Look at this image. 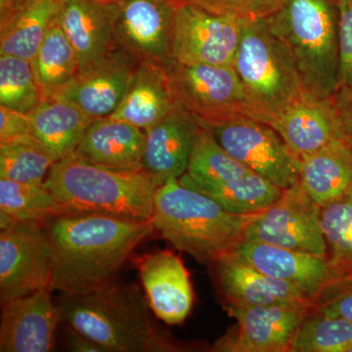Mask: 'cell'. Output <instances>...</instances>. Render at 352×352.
Here are the masks:
<instances>
[{"label": "cell", "instance_id": "39", "mask_svg": "<svg viewBox=\"0 0 352 352\" xmlns=\"http://www.w3.org/2000/svg\"><path fill=\"white\" fill-rule=\"evenodd\" d=\"M65 342L69 351L74 352H105L97 342L85 337L82 333L65 325Z\"/></svg>", "mask_w": 352, "mask_h": 352}, {"label": "cell", "instance_id": "26", "mask_svg": "<svg viewBox=\"0 0 352 352\" xmlns=\"http://www.w3.org/2000/svg\"><path fill=\"white\" fill-rule=\"evenodd\" d=\"M32 136L58 160L74 156L91 118L69 102L47 97L28 113Z\"/></svg>", "mask_w": 352, "mask_h": 352}, {"label": "cell", "instance_id": "33", "mask_svg": "<svg viewBox=\"0 0 352 352\" xmlns=\"http://www.w3.org/2000/svg\"><path fill=\"white\" fill-rule=\"evenodd\" d=\"M43 99L32 62L23 58L0 57V105L29 113Z\"/></svg>", "mask_w": 352, "mask_h": 352}, {"label": "cell", "instance_id": "42", "mask_svg": "<svg viewBox=\"0 0 352 352\" xmlns=\"http://www.w3.org/2000/svg\"><path fill=\"white\" fill-rule=\"evenodd\" d=\"M20 2H22V0H16L15 4H14V6H17V4L20 3Z\"/></svg>", "mask_w": 352, "mask_h": 352}, {"label": "cell", "instance_id": "27", "mask_svg": "<svg viewBox=\"0 0 352 352\" xmlns=\"http://www.w3.org/2000/svg\"><path fill=\"white\" fill-rule=\"evenodd\" d=\"M60 0H23L0 18V55L32 61L56 15Z\"/></svg>", "mask_w": 352, "mask_h": 352}, {"label": "cell", "instance_id": "5", "mask_svg": "<svg viewBox=\"0 0 352 352\" xmlns=\"http://www.w3.org/2000/svg\"><path fill=\"white\" fill-rule=\"evenodd\" d=\"M265 19L291 53L305 89L332 96L339 87V0H283Z\"/></svg>", "mask_w": 352, "mask_h": 352}, {"label": "cell", "instance_id": "20", "mask_svg": "<svg viewBox=\"0 0 352 352\" xmlns=\"http://www.w3.org/2000/svg\"><path fill=\"white\" fill-rule=\"evenodd\" d=\"M208 267L223 307H261L284 302L312 303L295 285L264 274L231 254L219 256Z\"/></svg>", "mask_w": 352, "mask_h": 352}, {"label": "cell", "instance_id": "3", "mask_svg": "<svg viewBox=\"0 0 352 352\" xmlns=\"http://www.w3.org/2000/svg\"><path fill=\"white\" fill-rule=\"evenodd\" d=\"M258 214H233L170 179L157 187L151 221L155 231L176 250L210 265L244 240L245 229Z\"/></svg>", "mask_w": 352, "mask_h": 352}, {"label": "cell", "instance_id": "38", "mask_svg": "<svg viewBox=\"0 0 352 352\" xmlns=\"http://www.w3.org/2000/svg\"><path fill=\"white\" fill-rule=\"evenodd\" d=\"M333 102L344 138L352 147V87H339L333 94Z\"/></svg>", "mask_w": 352, "mask_h": 352}, {"label": "cell", "instance_id": "40", "mask_svg": "<svg viewBox=\"0 0 352 352\" xmlns=\"http://www.w3.org/2000/svg\"><path fill=\"white\" fill-rule=\"evenodd\" d=\"M16 0H0V17H3L12 8Z\"/></svg>", "mask_w": 352, "mask_h": 352}, {"label": "cell", "instance_id": "25", "mask_svg": "<svg viewBox=\"0 0 352 352\" xmlns=\"http://www.w3.org/2000/svg\"><path fill=\"white\" fill-rule=\"evenodd\" d=\"M298 183L321 208L351 193V146L339 139L303 157Z\"/></svg>", "mask_w": 352, "mask_h": 352}, {"label": "cell", "instance_id": "16", "mask_svg": "<svg viewBox=\"0 0 352 352\" xmlns=\"http://www.w3.org/2000/svg\"><path fill=\"white\" fill-rule=\"evenodd\" d=\"M149 307L168 325H182L194 305L190 274L179 256L157 250L132 258Z\"/></svg>", "mask_w": 352, "mask_h": 352}, {"label": "cell", "instance_id": "18", "mask_svg": "<svg viewBox=\"0 0 352 352\" xmlns=\"http://www.w3.org/2000/svg\"><path fill=\"white\" fill-rule=\"evenodd\" d=\"M201 126L193 113L176 105L170 113L145 131L141 170L157 187L179 179L188 170Z\"/></svg>", "mask_w": 352, "mask_h": 352}, {"label": "cell", "instance_id": "2", "mask_svg": "<svg viewBox=\"0 0 352 352\" xmlns=\"http://www.w3.org/2000/svg\"><path fill=\"white\" fill-rule=\"evenodd\" d=\"M63 325L97 342L105 352H176L185 347L160 327L138 285L116 281L82 295L61 294Z\"/></svg>", "mask_w": 352, "mask_h": 352}, {"label": "cell", "instance_id": "6", "mask_svg": "<svg viewBox=\"0 0 352 352\" xmlns=\"http://www.w3.org/2000/svg\"><path fill=\"white\" fill-rule=\"evenodd\" d=\"M233 68L268 124L307 91L291 53L265 18L242 21Z\"/></svg>", "mask_w": 352, "mask_h": 352}, {"label": "cell", "instance_id": "32", "mask_svg": "<svg viewBox=\"0 0 352 352\" xmlns=\"http://www.w3.org/2000/svg\"><path fill=\"white\" fill-rule=\"evenodd\" d=\"M329 263L339 277L352 272V192L321 208Z\"/></svg>", "mask_w": 352, "mask_h": 352}, {"label": "cell", "instance_id": "15", "mask_svg": "<svg viewBox=\"0 0 352 352\" xmlns=\"http://www.w3.org/2000/svg\"><path fill=\"white\" fill-rule=\"evenodd\" d=\"M138 65L113 45L103 59L82 69L52 98L73 104L92 120L111 117L122 103Z\"/></svg>", "mask_w": 352, "mask_h": 352}, {"label": "cell", "instance_id": "19", "mask_svg": "<svg viewBox=\"0 0 352 352\" xmlns=\"http://www.w3.org/2000/svg\"><path fill=\"white\" fill-rule=\"evenodd\" d=\"M50 287L1 305L0 351L50 352L62 324Z\"/></svg>", "mask_w": 352, "mask_h": 352}, {"label": "cell", "instance_id": "8", "mask_svg": "<svg viewBox=\"0 0 352 352\" xmlns=\"http://www.w3.org/2000/svg\"><path fill=\"white\" fill-rule=\"evenodd\" d=\"M176 105L201 122L247 117L266 122L245 94L232 67L186 65L170 59L164 65Z\"/></svg>", "mask_w": 352, "mask_h": 352}, {"label": "cell", "instance_id": "30", "mask_svg": "<svg viewBox=\"0 0 352 352\" xmlns=\"http://www.w3.org/2000/svg\"><path fill=\"white\" fill-rule=\"evenodd\" d=\"M59 160L34 136L0 143V178L43 184Z\"/></svg>", "mask_w": 352, "mask_h": 352}, {"label": "cell", "instance_id": "17", "mask_svg": "<svg viewBox=\"0 0 352 352\" xmlns=\"http://www.w3.org/2000/svg\"><path fill=\"white\" fill-rule=\"evenodd\" d=\"M228 254L264 274L295 285L312 303L340 278L327 258L258 241L242 240Z\"/></svg>", "mask_w": 352, "mask_h": 352}, {"label": "cell", "instance_id": "37", "mask_svg": "<svg viewBox=\"0 0 352 352\" xmlns=\"http://www.w3.org/2000/svg\"><path fill=\"white\" fill-rule=\"evenodd\" d=\"M29 136H32L29 115L0 105V143Z\"/></svg>", "mask_w": 352, "mask_h": 352}, {"label": "cell", "instance_id": "21", "mask_svg": "<svg viewBox=\"0 0 352 352\" xmlns=\"http://www.w3.org/2000/svg\"><path fill=\"white\" fill-rule=\"evenodd\" d=\"M270 124L300 160L333 141L346 140L333 95L321 97L305 91Z\"/></svg>", "mask_w": 352, "mask_h": 352}, {"label": "cell", "instance_id": "23", "mask_svg": "<svg viewBox=\"0 0 352 352\" xmlns=\"http://www.w3.org/2000/svg\"><path fill=\"white\" fill-rule=\"evenodd\" d=\"M145 131L122 120H92L74 156L101 168L118 171L141 170Z\"/></svg>", "mask_w": 352, "mask_h": 352}, {"label": "cell", "instance_id": "41", "mask_svg": "<svg viewBox=\"0 0 352 352\" xmlns=\"http://www.w3.org/2000/svg\"><path fill=\"white\" fill-rule=\"evenodd\" d=\"M99 1L105 2V3L120 4L126 0H99Z\"/></svg>", "mask_w": 352, "mask_h": 352}, {"label": "cell", "instance_id": "34", "mask_svg": "<svg viewBox=\"0 0 352 352\" xmlns=\"http://www.w3.org/2000/svg\"><path fill=\"white\" fill-rule=\"evenodd\" d=\"M210 12L240 20L264 19L279 8L283 0H176Z\"/></svg>", "mask_w": 352, "mask_h": 352}, {"label": "cell", "instance_id": "28", "mask_svg": "<svg viewBox=\"0 0 352 352\" xmlns=\"http://www.w3.org/2000/svg\"><path fill=\"white\" fill-rule=\"evenodd\" d=\"M31 62L43 98L56 94L80 73L78 54L60 24L58 11Z\"/></svg>", "mask_w": 352, "mask_h": 352}, {"label": "cell", "instance_id": "29", "mask_svg": "<svg viewBox=\"0 0 352 352\" xmlns=\"http://www.w3.org/2000/svg\"><path fill=\"white\" fill-rule=\"evenodd\" d=\"M65 214L50 190L43 184L0 178V228L12 222H44Z\"/></svg>", "mask_w": 352, "mask_h": 352}, {"label": "cell", "instance_id": "24", "mask_svg": "<svg viewBox=\"0 0 352 352\" xmlns=\"http://www.w3.org/2000/svg\"><path fill=\"white\" fill-rule=\"evenodd\" d=\"M164 65L139 63L112 119L147 131L175 108Z\"/></svg>", "mask_w": 352, "mask_h": 352}, {"label": "cell", "instance_id": "35", "mask_svg": "<svg viewBox=\"0 0 352 352\" xmlns=\"http://www.w3.org/2000/svg\"><path fill=\"white\" fill-rule=\"evenodd\" d=\"M314 308L352 322V272L329 285L314 300Z\"/></svg>", "mask_w": 352, "mask_h": 352}, {"label": "cell", "instance_id": "36", "mask_svg": "<svg viewBox=\"0 0 352 352\" xmlns=\"http://www.w3.org/2000/svg\"><path fill=\"white\" fill-rule=\"evenodd\" d=\"M339 87H352V0H339Z\"/></svg>", "mask_w": 352, "mask_h": 352}, {"label": "cell", "instance_id": "4", "mask_svg": "<svg viewBox=\"0 0 352 352\" xmlns=\"http://www.w3.org/2000/svg\"><path fill=\"white\" fill-rule=\"evenodd\" d=\"M44 185L65 214H98L151 220L157 185L142 170L101 168L75 156L59 160Z\"/></svg>", "mask_w": 352, "mask_h": 352}, {"label": "cell", "instance_id": "31", "mask_svg": "<svg viewBox=\"0 0 352 352\" xmlns=\"http://www.w3.org/2000/svg\"><path fill=\"white\" fill-rule=\"evenodd\" d=\"M352 344V322L312 308L300 324L288 352H347Z\"/></svg>", "mask_w": 352, "mask_h": 352}, {"label": "cell", "instance_id": "1", "mask_svg": "<svg viewBox=\"0 0 352 352\" xmlns=\"http://www.w3.org/2000/svg\"><path fill=\"white\" fill-rule=\"evenodd\" d=\"M53 263L50 289L82 295L118 281L132 252L153 232L151 220L68 212L43 222Z\"/></svg>", "mask_w": 352, "mask_h": 352}, {"label": "cell", "instance_id": "13", "mask_svg": "<svg viewBox=\"0 0 352 352\" xmlns=\"http://www.w3.org/2000/svg\"><path fill=\"white\" fill-rule=\"evenodd\" d=\"M314 308L310 302L227 307L236 325L210 347L215 352H288L294 333Z\"/></svg>", "mask_w": 352, "mask_h": 352}, {"label": "cell", "instance_id": "11", "mask_svg": "<svg viewBox=\"0 0 352 352\" xmlns=\"http://www.w3.org/2000/svg\"><path fill=\"white\" fill-rule=\"evenodd\" d=\"M244 239L327 258L321 207L298 182L283 190L273 205L256 215L245 229Z\"/></svg>", "mask_w": 352, "mask_h": 352}, {"label": "cell", "instance_id": "9", "mask_svg": "<svg viewBox=\"0 0 352 352\" xmlns=\"http://www.w3.org/2000/svg\"><path fill=\"white\" fill-rule=\"evenodd\" d=\"M198 122L230 156L279 188L298 182L302 160L270 124L247 117Z\"/></svg>", "mask_w": 352, "mask_h": 352}, {"label": "cell", "instance_id": "7", "mask_svg": "<svg viewBox=\"0 0 352 352\" xmlns=\"http://www.w3.org/2000/svg\"><path fill=\"white\" fill-rule=\"evenodd\" d=\"M184 186L212 199L233 214H261L283 190L234 159L201 126L188 170L178 179Z\"/></svg>", "mask_w": 352, "mask_h": 352}, {"label": "cell", "instance_id": "10", "mask_svg": "<svg viewBox=\"0 0 352 352\" xmlns=\"http://www.w3.org/2000/svg\"><path fill=\"white\" fill-rule=\"evenodd\" d=\"M53 254L43 222L0 228V305L50 287Z\"/></svg>", "mask_w": 352, "mask_h": 352}, {"label": "cell", "instance_id": "22", "mask_svg": "<svg viewBox=\"0 0 352 352\" xmlns=\"http://www.w3.org/2000/svg\"><path fill=\"white\" fill-rule=\"evenodd\" d=\"M119 7L99 0H60L58 18L78 54L80 71L112 50Z\"/></svg>", "mask_w": 352, "mask_h": 352}, {"label": "cell", "instance_id": "12", "mask_svg": "<svg viewBox=\"0 0 352 352\" xmlns=\"http://www.w3.org/2000/svg\"><path fill=\"white\" fill-rule=\"evenodd\" d=\"M242 21L191 4H178L173 25V59L186 65L232 67Z\"/></svg>", "mask_w": 352, "mask_h": 352}, {"label": "cell", "instance_id": "14", "mask_svg": "<svg viewBox=\"0 0 352 352\" xmlns=\"http://www.w3.org/2000/svg\"><path fill=\"white\" fill-rule=\"evenodd\" d=\"M176 0H126L120 4L113 45L138 63L166 65L173 59Z\"/></svg>", "mask_w": 352, "mask_h": 352}]
</instances>
